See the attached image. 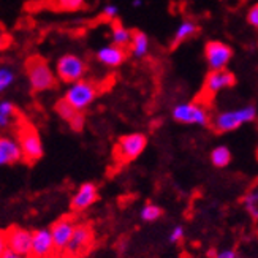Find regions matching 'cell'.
Wrapping results in <instances>:
<instances>
[{"instance_id":"6da1fadb","label":"cell","mask_w":258,"mask_h":258,"mask_svg":"<svg viewBox=\"0 0 258 258\" xmlns=\"http://www.w3.org/2000/svg\"><path fill=\"white\" fill-rule=\"evenodd\" d=\"M26 75L32 91L35 92L51 91L57 84V78L51 70L49 63L40 55H32L26 60Z\"/></svg>"},{"instance_id":"7a4b0ae2","label":"cell","mask_w":258,"mask_h":258,"mask_svg":"<svg viewBox=\"0 0 258 258\" xmlns=\"http://www.w3.org/2000/svg\"><path fill=\"white\" fill-rule=\"evenodd\" d=\"M256 119V108L253 105H245L238 109H230V111H222L209 124L212 125L217 133H228L238 130L241 125L249 124Z\"/></svg>"},{"instance_id":"3957f363","label":"cell","mask_w":258,"mask_h":258,"mask_svg":"<svg viewBox=\"0 0 258 258\" xmlns=\"http://www.w3.org/2000/svg\"><path fill=\"white\" fill-rule=\"evenodd\" d=\"M18 144L22 154V160H26L27 163H35L38 162L43 154V141L38 130L33 127L32 124L22 122L18 125Z\"/></svg>"},{"instance_id":"277c9868","label":"cell","mask_w":258,"mask_h":258,"mask_svg":"<svg viewBox=\"0 0 258 258\" xmlns=\"http://www.w3.org/2000/svg\"><path fill=\"white\" fill-rule=\"evenodd\" d=\"M97 95H98L97 86L92 81L81 80L78 83L70 84V87L67 89V92H65L63 100L76 111L84 113V111L95 102Z\"/></svg>"},{"instance_id":"5b68a950","label":"cell","mask_w":258,"mask_h":258,"mask_svg":"<svg viewBox=\"0 0 258 258\" xmlns=\"http://www.w3.org/2000/svg\"><path fill=\"white\" fill-rule=\"evenodd\" d=\"M87 72V65L84 59H81L76 54H63L55 62V78H59L62 83L73 84L84 80V75Z\"/></svg>"},{"instance_id":"8992f818","label":"cell","mask_w":258,"mask_h":258,"mask_svg":"<svg viewBox=\"0 0 258 258\" xmlns=\"http://www.w3.org/2000/svg\"><path fill=\"white\" fill-rule=\"evenodd\" d=\"M171 116L179 124H185V125H200V127H206L209 125L211 117L208 109L194 102H185V103H177L173 111Z\"/></svg>"},{"instance_id":"52a82bcc","label":"cell","mask_w":258,"mask_h":258,"mask_svg":"<svg viewBox=\"0 0 258 258\" xmlns=\"http://www.w3.org/2000/svg\"><path fill=\"white\" fill-rule=\"evenodd\" d=\"M146 148H148V137L144 133H130L119 140L114 149V155L119 162L128 163L137 160Z\"/></svg>"},{"instance_id":"ba28073f","label":"cell","mask_w":258,"mask_h":258,"mask_svg":"<svg viewBox=\"0 0 258 258\" xmlns=\"http://www.w3.org/2000/svg\"><path fill=\"white\" fill-rule=\"evenodd\" d=\"M94 244V230L87 223H76L73 234L65 249V255L70 258H80L89 252Z\"/></svg>"},{"instance_id":"9c48e42d","label":"cell","mask_w":258,"mask_h":258,"mask_svg":"<svg viewBox=\"0 0 258 258\" xmlns=\"http://www.w3.org/2000/svg\"><path fill=\"white\" fill-rule=\"evenodd\" d=\"M205 57L211 72L225 70L233 57V49L227 43L219 40H211L205 46Z\"/></svg>"},{"instance_id":"30bf717a","label":"cell","mask_w":258,"mask_h":258,"mask_svg":"<svg viewBox=\"0 0 258 258\" xmlns=\"http://www.w3.org/2000/svg\"><path fill=\"white\" fill-rule=\"evenodd\" d=\"M5 244L7 249L22 256H30V245H32V231L27 228L13 227L5 231Z\"/></svg>"},{"instance_id":"8fae6325","label":"cell","mask_w":258,"mask_h":258,"mask_svg":"<svg viewBox=\"0 0 258 258\" xmlns=\"http://www.w3.org/2000/svg\"><path fill=\"white\" fill-rule=\"evenodd\" d=\"M75 227H76V220L70 216H65V217H60L59 220H55L54 225L49 228L52 242H54V249L57 253L65 252Z\"/></svg>"},{"instance_id":"7c38bea8","label":"cell","mask_w":258,"mask_h":258,"mask_svg":"<svg viewBox=\"0 0 258 258\" xmlns=\"http://www.w3.org/2000/svg\"><path fill=\"white\" fill-rule=\"evenodd\" d=\"M236 84V78L231 72L225 70H216V72H209V75L205 80V86H203V94L214 97L219 92L225 91V89H230Z\"/></svg>"},{"instance_id":"4fadbf2b","label":"cell","mask_w":258,"mask_h":258,"mask_svg":"<svg viewBox=\"0 0 258 258\" xmlns=\"http://www.w3.org/2000/svg\"><path fill=\"white\" fill-rule=\"evenodd\" d=\"M55 253L54 242L49 228H40L32 231V245L30 256L32 258H49Z\"/></svg>"},{"instance_id":"5bb4252c","label":"cell","mask_w":258,"mask_h":258,"mask_svg":"<svg viewBox=\"0 0 258 258\" xmlns=\"http://www.w3.org/2000/svg\"><path fill=\"white\" fill-rule=\"evenodd\" d=\"M98 200V188L92 182H84L78 187L76 194L72 197L70 206L75 212H83L87 211L92 205L97 203Z\"/></svg>"},{"instance_id":"9a60e30c","label":"cell","mask_w":258,"mask_h":258,"mask_svg":"<svg viewBox=\"0 0 258 258\" xmlns=\"http://www.w3.org/2000/svg\"><path fill=\"white\" fill-rule=\"evenodd\" d=\"M22 160V154L16 138L0 135V166L15 165Z\"/></svg>"},{"instance_id":"2e32d148","label":"cell","mask_w":258,"mask_h":258,"mask_svg":"<svg viewBox=\"0 0 258 258\" xmlns=\"http://www.w3.org/2000/svg\"><path fill=\"white\" fill-rule=\"evenodd\" d=\"M127 59V51L124 48L114 46V44H106V46H102L97 51V60L109 67V69H117Z\"/></svg>"},{"instance_id":"e0dca14e","label":"cell","mask_w":258,"mask_h":258,"mask_svg":"<svg viewBox=\"0 0 258 258\" xmlns=\"http://www.w3.org/2000/svg\"><path fill=\"white\" fill-rule=\"evenodd\" d=\"M55 111H57V114L60 116V119H63L65 122H69L70 127L75 132H81L84 128V124H86L84 113H80V111H76L75 108H72L63 98L55 103Z\"/></svg>"},{"instance_id":"ac0fdd59","label":"cell","mask_w":258,"mask_h":258,"mask_svg":"<svg viewBox=\"0 0 258 258\" xmlns=\"http://www.w3.org/2000/svg\"><path fill=\"white\" fill-rule=\"evenodd\" d=\"M128 46H130V52H132L133 57H137V59L146 57L148 52H149V48H151L149 37L146 35L144 32H141V30L133 32L132 41H130Z\"/></svg>"},{"instance_id":"d6986e66","label":"cell","mask_w":258,"mask_h":258,"mask_svg":"<svg viewBox=\"0 0 258 258\" xmlns=\"http://www.w3.org/2000/svg\"><path fill=\"white\" fill-rule=\"evenodd\" d=\"M197 32H198L197 22L192 21V19H184V21L181 22V24L177 26V29H176V32H174L171 46H173V48L179 46V44L184 43L185 40L195 37V35H197Z\"/></svg>"},{"instance_id":"ffe728a7","label":"cell","mask_w":258,"mask_h":258,"mask_svg":"<svg viewBox=\"0 0 258 258\" xmlns=\"http://www.w3.org/2000/svg\"><path fill=\"white\" fill-rule=\"evenodd\" d=\"M132 35H133V32L130 29L122 26L117 21L113 22V26H111V44L125 49L132 41Z\"/></svg>"},{"instance_id":"44dd1931","label":"cell","mask_w":258,"mask_h":258,"mask_svg":"<svg viewBox=\"0 0 258 258\" xmlns=\"http://www.w3.org/2000/svg\"><path fill=\"white\" fill-rule=\"evenodd\" d=\"M18 109L16 105L10 100H2L0 102V132L8 130L16 122Z\"/></svg>"},{"instance_id":"7402d4cb","label":"cell","mask_w":258,"mask_h":258,"mask_svg":"<svg viewBox=\"0 0 258 258\" xmlns=\"http://www.w3.org/2000/svg\"><path fill=\"white\" fill-rule=\"evenodd\" d=\"M242 203H244L245 211H247L249 216L252 217V220L256 222V219H258V188H256V184L247 190V194H245L242 198Z\"/></svg>"},{"instance_id":"603a6c76","label":"cell","mask_w":258,"mask_h":258,"mask_svg":"<svg viewBox=\"0 0 258 258\" xmlns=\"http://www.w3.org/2000/svg\"><path fill=\"white\" fill-rule=\"evenodd\" d=\"M211 162L217 168H225L231 162V151L227 146H217L211 152Z\"/></svg>"},{"instance_id":"cb8c5ba5","label":"cell","mask_w":258,"mask_h":258,"mask_svg":"<svg viewBox=\"0 0 258 258\" xmlns=\"http://www.w3.org/2000/svg\"><path fill=\"white\" fill-rule=\"evenodd\" d=\"M16 81V72L10 65H0V94L7 92Z\"/></svg>"},{"instance_id":"d4e9b609","label":"cell","mask_w":258,"mask_h":258,"mask_svg":"<svg viewBox=\"0 0 258 258\" xmlns=\"http://www.w3.org/2000/svg\"><path fill=\"white\" fill-rule=\"evenodd\" d=\"M140 216L144 222H155V220H159L162 216H163V209L159 206V205H154V203H146L140 212Z\"/></svg>"},{"instance_id":"484cf974","label":"cell","mask_w":258,"mask_h":258,"mask_svg":"<svg viewBox=\"0 0 258 258\" xmlns=\"http://www.w3.org/2000/svg\"><path fill=\"white\" fill-rule=\"evenodd\" d=\"M55 4L63 11H78L86 5V0H55Z\"/></svg>"},{"instance_id":"4316f807","label":"cell","mask_w":258,"mask_h":258,"mask_svg":"<svg viewBox=\"0 0 258 258\" xmlns=\"http://www.w3.org/2000/svg\"><path fill=\"white\" fill-rule=\"evenodd\" d=\"M117 15H119V7L114 5V4H106L103 7V10H102V16L106 18V19H111V21L116 19Z\"/></svg>"},{"instance_id":"83f0119b","label":"cell","mask_w":258,"mask_h":258,"mask_svg":"<svg viewBox=\"0 0 258 258\" xmlns=\"http://www.w3.org/2000/svg\"><path fill=\"white\" fill-rule=\"evenodd\" d=\"M184 227L182 225H176L171 233H170V236H168V241H170L171 244H177V242H181L182 238H184Z\"/></svg>"},{"instance_id":"f1b7e54d","label":"cell","mask_w":258,"mask_h":258,"mask_svg":"<svg viewBox=\"0 0 258 258\" xmlns=\"http://www.w3.org/2000/svg\"><path fill=\"white\" fill-rule=\"evenodd\" d=\"M247 22L252 27H258V5H252L247 11Z\"/></svg>"},{"instance_id":"f546056e","label":"cell","mask_w":258,"mask_h":258,"mask_svg":"<svg viewBox=\"0 0 258 258\" xmlns=\"http://www.w3.org/2000/svg\"><path fill=\"white\" fill-rule=\"evenodd\" d=\"M214 258H238V253L234 249H223V250H219Z\"/></svg>"},{"instance_id":"4dcf8cb0","label":"cell","mask_w":258,"mask_h":258,"mask_svg":"<svg viewBox=\"0 0 258 258\" xmlns=\"http://www.w3.org/2000/svg\"><path fill=\"white\" fill-rule=\"evenodd\" d=\"M8 44H10V37L7 35L4 30H0V51L5 49Z\"/></svg>"},{"instance_id":"1f68e13d","label":"cell","mask_w":258,"mask_h":258,"mask_svg":"<svg viewBox=\"0 0 258 258\" xmlns=\"http://www.w3.org/2000/svg\"><path fill=\"white\" fill-rule=\"evenodd\" d=\"M7 250V244H5V231H0V256L4 255Z\"/></svg>"},{"instance_id":"d6a6232c","label":"cell","mask_w":258,"mask_h":258,"mask_svg":"<svg viewBox=\"0 0 258 258\" xmlns=\"http://www.w3.org/2000/svg\"><path fill=\"white\" fill-rule=\"evenodd\" d=\"M0 258H26V256H22V255H18V253H15V252H11V250H5L4 252V255L0 256Z\"/></svg>"},{"instance_id":"836d02e7","label":"cell","mask_w":258,"mask_h":258,"mask_svg":"<svg viewBox=\"0 0 258 258\" xmlns=\"http://www.w3.org/2000/svg\"><path fill=\"white\" fill-rule=\"evenodd\" d=\"M132 7H133V8H140V7H143V0H132Z\"/></svg>"}]
</instances>
